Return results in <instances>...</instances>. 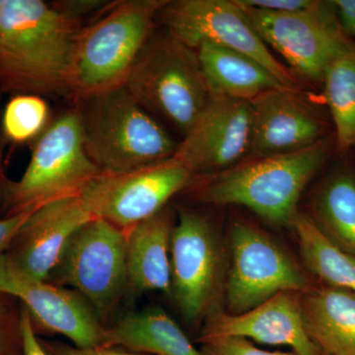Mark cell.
I'll return each mask as SVG.
<instances>
[{
  "label": "cell",
  "mask_w": 355,
  "mask_h": 355,
  "mask_svg": "<svg viewBox=\"0 0 355 355\" xmlns=\"http://www.w3.org/2000/svg\"><path fill=\"white\" fill-rule=\"evenodd\" d=\"M80 21L42 0H0V89L16 94H69Z\"/></svg>",
  "instance_id": "obj_1"
},
{
  "label": "cell",
  "mask_w": 355,
  "mask_h": 355,
  "mask_svg": "<svg viewBox=\"0 0 355 355\" xmlns=\"http://www.w3.org/2000/svg\"><path fill=\"white\" fill-rule=\"evenodd\" d=\"M167 0H123L81 28L72 49L69 94L79 102L123 85Z\"/></svg>",
  "instance_id": "obj_2"
},
{
  "label": "cell",
  "mask_w": 355,
  "mask_h": 355,
  "mask_svg": "<svg viewBox=\"0 0 355 355\" xmlns=\"http://www.w3.org/2000/svg\"><path fill=\"white\" fill-rule=\"evenodd\" d=\"M334 150L331 133L298 153L253 159L212 175L200 198L214 205H241L275 225L291 226L303 191Z\"/></svg>",
  "instance_id": "obj_3"
},
{
  "label": "cell",
  "mask_w": 355,
  "mask_h": 355,
  "mask_svg": "<svg viewBox=\"0 0 355 355\" xmlns=\"http://www.w3.org/2000/svg\"><path fill=\"white\" fill-rule=\"evenodd\" d=\"M84 146L100 172L139 169L171 158L178 144L125 86L78 102Z\"/></svg>",
  "instance_id": "obj_4"
},
{
  "label": "cell",
  "mask_w": 355,
  "mask_h": 355,
  "mask_svg": "<svg viewBox=\"0 0 355 355\" xmlns=\"http://www.w3.org/2000/svg\"><path fill=\"white\" fill-rule=\"evenodd\" d=\"M123 86L154 118L183 137L212 99L197 51L166 29L153 33Z\"/></svg>",
  "instance_id": "obj_5"
},
{
  "label": "cell",
  "mask_w": 355,
  "mask_h": 355,
  "mask_svg": "<svg viewBox=\"0 0 355 355\" xmlns=\"http://www.w3.org/2000/svg\"><path fill=\"white\" fill-rule=\"evenodd\" d=\"M100 170L84 146L78 110L48 125L35 144L19 181L11 182L1 211L4 216L34 210L58 198L80 195Z\"/></svg>",
  "instance_id": "obj_6"
},
{
  "label": "cell",
  "mask_w": 355,
  "mask_h": 355,
  "mask_svg": "<svg viewBox=\"0 0 355 355\" xmlns=\"http://www.w3.org/2000/svg\"><path fill=\"white\" fill-rule=\"evenodd\" d=\"M46 282L69 286L96 311L102 323L109 319L127 292V237L100 218L91 219L67 242Z\"/></svg>",
  "instance_id": "obj_7"
},
{
  "label": "cell",
  "mask_w": 355,
  "mask_h": 355,
  "mask_svg": "<svg viewBox=\"0 0 355 355\" xmlns=\"http://www.w3.org/2000/svg\"><path fill=\"white\" fill-rule=\"evenodd\" d=\"M195 175L175 157L121 173L100 172L81 191L90 214L127 233L165 209Z\"/></svg>",
  "instance_id": "obj_8"
},
{
  "label": "cell",
  "mask_w": 355,
  "mask_h": 355,
  "mask_svg": "<svg viewBox=\"0 0 355 355\" xmlns=\"http://www.w3.org/2000/svg\"><path fill=\"white\" fill-rule=\"evenodd\" d=\"M240 6L266 46L279 51L294 71L314 83H323L329 65L354 44L340 25L333 1H317L312 8L296 13Z\"/></svg>",
  "instance_id": "obj_9"
},
{
  "label": "cell",
  "mask_w": 355,
  "mask_h": 355,
  "mask_svg": "<svg viewBox=\"0 0 355 355\" xmlns=\"http://www.w3.org/2000/svg\"><path fill=\"white\" fill-rule=\"evenodd\" d=\"M158 17L168 32L193 50L209 43L243 53L263 64L287 89L297 91V77L270 53L236 0L167 1Z\"/></svg>",
  "instance_id": "obj_10"
},
{
  "label": "cell",
  "mask_w": 355,
  "mask_h": 355,
  "mask_svg": "<svg viewBox=\"0 0 355 355\" xmlns=\"http://www.w3.org/2000/svg\"><path fill=\"white\" fill-rule=\"evenodd\" d=\"M232 266L226 286L231 314H241L282 291L303 293L309 279L286 250L260 229L238 221L231 228Z\"/></svg>",
  "instance_id": "obj_11"
},
{
  "label": "cell",
  "mask_w": 355,
  "mask_h": 355,
  "mask_svg": "<svg viewBox=\"0 0 355 355\" xmlns=\"http://www.w3.org/2000/svg\"><path fill=\"white\" fill-rule=\"evenodd\" d=\"M172 295L189 323L214 312L220 287V243L209 219L180 209L171 237Z\"/></svg>",
  "instance_id": "obj_12"
},
{
  "label": "cell",
  "mask_w": 355,
  "mask_h": 355,
  "mask_svg": "<svg viewBox=\"0 0 355 355\" xmlns=\"http://www.w3.org/2000/svg\"><path fill=\"white\" fill-rule=\"evenodd\" d=\"M0 292L27 308L33 322L69 338L79 349L105 347V326L92 306L73 289L37 279L0 254Z\"/></svg>",
  "instance_id": "obj_13"
},
{
  "label": "cell",
  "mask_w": 355,
  "mask_h": 355,
  "mask_svg": "<svg viewBox=\"0 0 355 355\" xmlns=\"http://www.w3.org/2000/svg\"><path fill=\"white\" fill-rule=\"evenodd\" d=\"M251 104L245 100L212 98L173 157L195 175H216L237 166L249 153Z\"/></svg>",
  "instance_id": "obj_14"
},
{
  "label": "cell",
  "mask_w": 355,
  "mask_h": 355,
  "mask_svg": "<svg viewBox=\"0 0 355 355\" xmlns=\"http://www.w3.org/2000/svg\"><path fill=\"white\" fill-rule=\"evenodd\" d=\"M251 104L249 153L253 159L286 155L304 150L330 135L322 116L296 91L272 89Z\"/></svg>",
  "instance_id": "obj_15"
},
{
  "label": "cell",
  "mask_w": 355,
  "mask_h": 355,
  "mask_svg": "<svg viewBox=\"0 0 355 355\" xmlns=\"http://www.w3.org/2000/svg\"><path fill=\"white\" fill-rule=\"evenodd\" d=\"M220 338H251L270 345H284L296 355H324L306 331L300 293L282 291L241 314L210 313L198 342Z\"/></svg>",
  "instance_id": "obj_16"
},
{
  "label": "cell",
  "mask_w": 355,
  "mask_h": 355,
  "mask_svg": "<svg viewBox=\"0 0 355 355\" xmlns=\"http://www.w3.org/2000/svg\"><path fill=\"white\" fill-rule=\"evenodd\" d=\"M92 218L80 195L46 203L28 217L6 254L26 275L48 280L70 237Z\"/></svg>",
  "instance_id": "obj_17"
},
{
  "label": "cell",
  "mask_w": 355,
  "mask_h": 355,
  "mask_svg": "<svg viewBox=\"0 0 355 355\" xmlns=\"http://www.w3.org/2000/svg\"><path fill=\"white\" fill-rule=\"evenodd\" d=\"M172 212L163 209L125 233L127 292L125 297L150 291L171 295V237L175 225Z\"/></svg>",
  "instance_id": "obj_18"
},
{
  "label": "cell",
  "mask_w": 355,
  "mask_h": 355,
  "mask_svg": "<svg viewBox=\"0 0 355 355\" xmlns=\"http://www.w3.org/2000/svg\"><path fill=\"white\" fill-rule=\"evenodd\" d=\"M306 331L324 355H355V294L324 286L300 293Z\"/></svg>",
  "instance_id": "obj_19"
},
{
  "label": "cell",
  "mask_w": 355,
  "mask_h": 355,
  "mask_svg": "<svg viewBox=\"0 0 355 355\" xmlns=\"http://www.w3.org/2000/svg\"><path fill=\"white\" fill-rule=\"evenodd\" d=\"M105 347L146 355H202L166 311H133L105 328Z\"/></svg>",
  "instance_id": "obj_20"
},
{
  "label": "cell",
  "mask_w": 355,
  "mask_h": 355,
  "mask_svg": "<svg viewBox=\"0 0 355 355\" xmlns=\"http://www.w3.org/2000/svg\"><path fill=\"white\" fill-rule=\"evenodd\" d=\"M196 51L212 98L251 101L266 91L287 89L263 64L243 53L209 43Z\"/></svg>",
  "instance_id": "obj_21"
},
{
  "label": "cell",
  "mask_w": 355,
  "mask_h": 355,
  "mask_svg": "<svg viewBox=\"0 0 355 355\" xmlns=\"http://www.w3.org/2000/svg\"><path fill=\"white\" fill-rule=\"evenodd\" d=\"M324 237L355 258V173L338 168L327 177L312 202L310 216Z\"/></svg>",
  "instance_id": "obj_22"
},
{
  "label": "cell",
  "mask_w": 355,
  "mask_h": 355,
  "mask_svg": "<svg viewBox=\"0 0 355 355\" xmlns=\"http://www.w3.org/2000/svg\"><path fill=\"white\" fill-rule=\"evenodd\" d=\"M305 268L324 282L355 294V258L329 241L310 216L299 214L291 224Z\"/></svg>",
  "instance_id": "obj_23"
},
{
  "label": "cell",
  "mask_w": 355,
  "mask_h": 355,
  "mask_svg": "<svg viewBox=\"0 0 355 355\" xmlns=\"http://www.w3.org/2000/svg\"><path fill=\"white\" fill-rule=\"evenodd\" d=\"M323 84L335 128L336 151L349 153L355 148V44L329 65Z\"/></svg>",
  "instance_id": "obj_24"
},
{
  "label": "cell",
  "mask_w": 355,
  "mask_h": 355,
  "mask_svg": "<svg viewBox=\"0 0 355 355\" xmlns=\"http://www.w3.org/2000/svg\"><path fill=\"white\" fill-rule=\"evenodd\" d=\"M50 108L42 96L16 94L7 103L2 114L4 139L22 144L38 139L49 125Z\"/></svg>",
  "instance_id": "obj_25"
},
{
  "label": "cell",
  "mask_w": 355,
  "mask_h": 355,
  "mask_svg": "<svg viewBox=\"0 0 355 355\" xmlns=\"http://www.w3.org/2000/svg\"><path fill=\"white\" fill-rule=\"evenodd\" d=\"M21 319L22 304L0 292V355H23Z\"/></svg>",
  "instance_id": "obj_26"
},
{
  "label": "cell",
  "mask_w": 355,
  "mask_h": 355,
  "mask_svg": "<svg viewBox=\"0 0 355 355\" xmlns=\"http://www.w3.org/2000/svg\"><path fill=\"white\" fill-rule=\"evenodd\" d=\"M202 355H296L286 352H270L258 349L245 338H211L200 342Z\"/></svg>",
  "instance_id": "obj_27"
},
{
  "label": "cell",
  "mask_w": 355,
  "mask_h": 355,
  "mask_svg": "<svg viewBox=\"0 0 355 355\" xmlns=\"http://www.w3.org/2000/svg\"><path fill=\"white\" fill-rule=\"evenodd\" d=\"M240 6L272 13L302 12L316 4L315 0H236Z\"/></svg>",
  "instance_id": "obj_28"
},
{
  "label": "cell",
  "mask_w": 355,
  "mask_h": 355,
  "mask_svg": "<svg viewBox=\"0 0 355 355\" xmlns=\"http://www.w3.org/2000/svg\"><path fill=\"white\" fill-rule=\"evenodd\" d=\"M44 349L50 355H146L128 352L119 347H102L96 349H79L74 345L57 342H46L41 340Z\"/></svg>",
  "instance_id": "obj_29"
},
{
  "label": "cell",
  "mask_w": 355,
  "mask_h": 355,
  "mask_svg": "<svg viewBox=\"0 0 355 355\" xmlns=\"http://www.w3.org/2000/svg\"><path fill=\"white\" fill-rule=\"evenodd\" d=\"M111 3L112 2L103 0H67L55 2V6L62 12L81 22L84 16L95 12H103Z\"/></svg>",
  "instance_id": "obj_30"
},
{
  "label": "cell",
  "mask_w": 355,
  "mask_h": 355,
  "mask_svg": "<svg viewBox=\"0 0 355 355\" xmlns=\"http://www.w3.org/2000/svg\"><path fill=\"white\" fill-rule=\"evenodd\" d=\"M21 334H22L23 355H50L44 349L41 340L37 338L31 314L23 305Z\"/></svg>",
  "instance_id": "obj_31"
},
{
  "label": "cell",
  "mask_w": 355,
  "mask_h": 355,
  "mask_svg": "<svg viewBox=\"0 0 355 355\" xmlns=\"http://www.w3.org/2000/svg\"><path fill=\"white\" fill-rule=\"evenodd\" d=\"M34 210H28L15 216H3L0 218V254L6 253L13 238Z\"/></svg>",
  "instance_id": "obj_32"
},
{
  "label": "cell",
  "mask_w": 355,
  "mask_h": 355,
  "mask_svg": "<svg viewBox=\"0 0 355 355\" xmlns=\"http://www.w3.org/2000/svg\"><path fill=\"white\" fill-rule=\"evenodd\" d=\"M333 4L345 32L355 37V0H334Z\"/></svg>",
  "instance_id": "obj_33"
},
{
  "label": "cell",
  "mask_w": 355,
  "mask_h": 355,
  "mask_svg": "<svg viewBox=\"0 0 355 355\" xmlns=\"http://www.w3.org/2000/svg\"><path fill=\"white\" fill-rule=\"evenodd\" d=\"M10 184L11 182L7 180L3 165H2V144L0 142V209H2L4 202H6Z\"/></svg>",
  "instance_id": "obj_34"
}]
</instances>
